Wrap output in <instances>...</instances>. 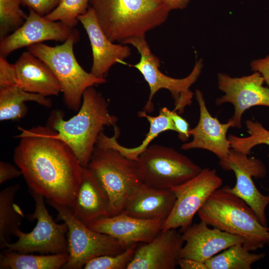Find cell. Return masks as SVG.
I'll use <instances>...</instances> for the list:
<instances>
[{"instance_id": "obj_1", "label": "cell", "mask_w": 269, "mask_h": 269, "mask_svg": "<svg viewBox=\"0 0 269 269\" xmlns=\"http://www.w3.org/2000/svg\"><path fill=\"white\" fill-rule=\"evenodd\" d=\"M13 161L29 189L70 208L81 184L83 167L69 146L48 126L21 127Z\"/></svg>"}, {"instance_id": "obj_2", "label": "cell", "mask_w": 269, "mask_h": 269, "mask_svg": "<svg viewBox=\"0 0 269 269\" xmlns=\"http://www.w3.org/2000/svg\"><path fill=\"white\" fill-rule=\"evenodd\" d=\"M77 114L64 119L60 111H53L47 126L54 131V136L67 144L83 167L92 155L100 133L105 127H114L118 118L109 113L108 102L94 87L87 89L83 95Z\"/></svg>"}, {"instance_id": "obj_3", "label": "cell", "mask_w": 269, "mask_h": 269, "mask_svg": "<svg viewBox=\"0 0 269 269\" xmlns=\"http://www.w3.org/2000/svg\"><path fill=\"white\" fill-rule=\"evenodd\" d=\"M89 7L107 37L113 42L145 37L171 11L162 0H90Z\"/></svg>"}, {"instance_id": "obj_4", "label": "cell", "mask_w": 269, "mask_h": 269, "mask_svg": "<svg viewBox=\"0 0 269 269\" xmlns=\"http://www.w3.org/2000/svg\"><path fill=\"white\" fill-rule=\"evenodd\" d=\"M197 213L208 226L241 237L243 246L249 251L269 245V229L242 199L224 186L214 191Z\"/></svg>"}, {"instance_id": "obj_5", "label": "cell", "mask_w": 269, "mask_h": 269, "mask_svg": "<svg viewBox=\"0 0 269 269\" xmlns=\"http://www.w3.org/2000/svg\"><path fill=\"white\" fill-rule=\"evenodd\" d=\"M80 39L79 31L74 29L62 44L55 46L40 43L27 47L28 51L41 60L58 79L64 102L70 110L78 111L85 90L94 85L105 83L100 78L86 72L79 64L74 52V45Z\"/></svg>"}, {"instance_id": "obj_6", "label": "cell", "mask_w": 269, "mask_h": 269, "mask_svg": "<svg viewBox=\"0 0 269 269\" xmlns=\"http://www.w3.org/2000/svg\"><path fill=\"white\" fill-rule=\"evenodd\" d=\"M86 167L108 197L110 216L121 213L128 199L143 183L136 161L113 148L96 144Z\"/></svg>"}, {"instance_id": "obj_7", "label": "cell", "mask_w": 269, "mask_h": 269, "mask_svg": "<svg viewBox=\"0 0 269 269\" xmlns=\"http://www.w3.org/2000/svg\"><path fill=\"white\" fill-rule=\"evenodd\" d=\"M123 44H130L134 47L140 55L139 61L133 65L143 76L149 88V96L143 111L152 113L154 110L152 99L160 89L170 92L174 100V111L180 114L185 108L192 103L193 93L190 88L197 81L203 66L202 59L196 62L191 73L186 77L173 78L163 74L159 70L160 61L158 57L151 52L145 37L129 39Z\"/></svg>"}, {"instance_id": "obj_8", "label": "cell", "mask_w": 269, "mask_h": 269, "mask_svg": "<svg viewBox=\"0 0 269 269\" xmlns=\"http://www.w3.org/2000/svg\"><path fill=\"white\" fill-rule=\"evenodd\" d=\"M58 212V219L67 225L69 259L62 269H79L90 261L101 256L117 254L131 244L89 228L73 214L70 208L46 199Z\"/></svg>"}, {"instance_id": "obj_9", "label": "cell", "mask_w": 269, "mask_h": 269, "mask_svg": "<svg viewBox=\"0 0 269 269\" xmlns=\"http://www.w3.org/2000/svg\"><path fill=\"white\" fill-rule=\"evenodd\" d=\"M136 161L143 184L157 189H170L199 174L202 169L172 147L149 145Z\"/></svg>"}, {"instance_id": "obj_10", "label": "cell", "mask_w": 269, "mask_h": 269, "mask_svg": "<svg viewBox=\"0 0 269 269\" xmlns=\"http://www.w3.org/2000/svg\"><path fill=\"white\" fill-rule=\"evenodd\" d=\"M29 192L34 201L35 210L27 217L30 221L36 220V226L29 233L16 229L12 235L17 240L8 243L4 251L41 254L68 252L67 225L65 222L57 224L53 220L45 205L44 196L30 189Z\"/></svg>"}, {"instance_id": "obj_11", "label": "cell", "mask_w": 269, "mask_h": 269, "mask_svg": "<svg viewBox=\"0 0 269 269\" xmlns=\"http://www.w3.org/2000/svg\"><path fill=\"white\" fill-rule=\"evenodd\" d=\"M223 184L214 169L203 168L185 182L170 189L176 196L173 209L161 231L180 228L183 233L192 225L193 218L210 195Z\"/></svg>"}, {"instance_id": "obj_12", "label": "cell", "mask_w": 269, "mask_h": 269, "mask_svg": "<svg viewBox=\"0 0 269 269\" xmlns=\"http://www.w3.org/2000/svg\"><path fill=\"white\" fill-rule=\"evenodd\" d=\"M219 165L224 170L233 171L236 177L235 186H225V189L242 199L254 210L260 222L267 227L265 211L269 204V195L262 194L252 179L266 177L267 171L264 163L257 158L231 148L228 156L220 159Z\"/></svg>"}, {"instance_id": "obj_13", "label": "cell", "mask_w": 269, "mask_h": 269, "mask_svg": "<svg viewBox=\"0 0 269 269\" xmlns=\"http://www.w3.org/2000/svg\"><path fill=\"white\" fill-rule=\"evenodd\" d=\"M264 78L258 72L241 77L218 74V88L224 95L216 99V104L218 106L225 103L233 105L234 113L228 121L232 128H242V116L250 108L256 106L269 107V87L264 86Z\"/></svg>"}, {"instance_id": "obj_14", "label": "cell", "mask_w": 269, "mask_h": 269, "mask_svg": "<svg viewBox=\"0 0 269 269\" xmlns=\"http://www.w3.org/2000/svg\"><path fill=\"white\" fill-rule=\"evenodd\" d=\"M71 28L59 21H52L29 9L21 26L0 41V56L6 57L20 48L48 40L64 42L70 36Z\"/></svg>"}, {"instance_id": "obj_15", "label": "cell", "mask_w": 269, "mask_h": 269, "mask_svg": "<svg viewBox=\"0 0 269 269\" xmlns=\"http://www.w3.org/2000/svg\"><path fill=\"white\" fill-rule=\"evenodd\" d=\"M184 243L176 229L160 231L150 241L137 245L127 269H174Z\"/></svg>"}, {"instance_id": "obj_16", "label": "cell", "mask_w": 269, "mask_h": 269, "mask_svg": "<svg viewBox=\"0 0 269 269\" xmlns=\"http://www.w3.org/2000/svg\"><path fill=\"white\" fill-rule=\"evenodd\" d=\"M78 19L87 33L92 48L93 64L90 72L98 78H105L114 65L122 63L131 55V48L125 44L115 43L107 37L90 7Z\"/></svg>"}, {"instance_id": "obj_17", "label": "cell", "mask_w": 269, "mask_h": 269, "mask_svg": "<svg viewBox=\"0 0 269 269\" xmlns=\"http://www.w3.org/2000/svg\"><path fill=\"white\" fill-rule=\"evenodd\" d=\"M182 233L185 244L181 249L179 258L191 259L204 263L219 252L244 242L241 237L217 228L211 229L202 221L191 225Z\"/></svg>"}, {"instance_id": "obj_18", "label": "cell", "mask_w": 269, "mask_h": 269, "mask_svg": "<svg viewBox=\"0 0 269 269\" xmlns=\"http://www.w3.org/2000/svg\"><path fill=\"white\" fill-rule=\"evenodd\" d=\"M195 97L200 112L197 125L189 130L192 140L183 143L181 148L183 150L200 148L212 152L219 159L226 158L231 146L227 136L232 124L228 122L222 124L210 114L206 105L203 95L199 90H196Z\"/></svg>"}, {"instance_id": "obj_19", "label": "cell", "mask_w": 269, "mask_h": 269, "mask_svg": "<svg viewBox=\"0 0 269 269\" xmlns=\"http://www.w3.org/2000/svg\"><path fill=\"white\" fill-rule=\"evenodd\" d=\"M164 222L161 219H140L122 212L85 224L95 231L132 244L150 241L161 231Z\"/></svg>"}, {"instance_id": "obj_20", "label": "cell", "mask_w": 269, "mask_h": 269, "mask_svg": "<svg viewBox=\"0 0 269 269\" xmlns=\"http://www.w3.org/2000/svg\"><path fill=\"white\" fill-rule=\"evenodd\" d=\"M14 65L16 85L23 90L45 97L58 96L61 92L51 69L28 50L21 54Z\"/></svg>"}, {"instance_id": "obj_21", "label": "cell", "mask_w": 269, "mask_h": 269, "mask_svg": "<svg viewBox=\"0 0 269 269\" xmlns=\"http://www.w3.org/2000/svg\"><path fill=\"white\" fill-rule=\"evenodd\" d=\"M175 201L176 196L171 189H155L142 183L128 199L122 212L140 219L165 221Z\"/></svg>"}, {"instance_id": "obj_22", "label": "cell", "mask_w": 269, "mask_h": 269, "mask_svg": "<svg viewBox=\"0 0 269 269\" xmlns=\"http://www.w3.org/2000/svg\"><path fill=\"white\" fill-rule=\"evenodd\" d=\"M70 209L84 223L110 216L108 197L87 167H83L82 181Z\"/></svg>"}, {"instance_id": "obj_23", "label": "cell", "mask_w": 269, "mask_h": 269, "mask_svg": "<svg viewBox=\"0 0 269 269\" xmlns=\"http://www.w3.org/2000/svg\"><path fill=\"white\" fill-rule=\"evenodd\" d=\"M138 116L146 118L149 123V131L141 143L134 147H127L122 145L118 141L120 130L116 126L114 127V134L109 137L101 132L98 137L96 144L114 148L127 158L136 161L139 155L150 145L151 142L161 133L168 131L175 132V129L170 118L160 110L156 116H151L144 111L139 112Z\"/></svg>"}, {"instance_id": "obj_24", "label": "cell", "mask_w": 269, "mask_h": 269, "mask_svg": "<svg viewBox=\"0 0 269 269\" xmlns=\"http://www.w3.org/2000/svg\"><path fill=\"white\" fill-rule=\"evenodd\" d=\"M35 102L46 108L52 105L47 97L26 92L17 86L0 88V120H17L27 114L25 103Z\"/></svg>"}, {"instance_id": "obj_25", "label": "cell", "mask_w": 269, "mask_h": 269, "mask_svg": "<svg viewBox=\"0 0 269 269\" xmlns=\"http://www.w3.org/2000/svg\"><path fill=\"white\" fill-rule=\"evenodd\" d=\"M68 259V252L34 255L4 251L0 255V269H62Z\"/></svg>"}, {"instance_id": "obj_26", "label": "cell", "mask_w": 269, "mask_h": 269, "mask_svg": "<svg viewBox=\"0 0 269 269\" xmlns=\"http://www.w3.org/2000/svg\"><path fill=\"white\" fill-rule=\"evenodd\" d=\"M16 184L7 187L0 192V248L3 249L10 243V236L19 227L25 217L22 210L14 203L19 189Z\"/></svg>"}, {"instance_id": "obj_27", "label": "cell", "mask_w": 269, "mask_h": 269, "mask_svg": "<svg viewBox=\"0 0 269 269\" xmlns=\"http://www.w3.org/2000/svg\"><path fill=\"white\" fill-rule=\"evenodd\" d=\"M265 254L250 253L242 243L231 246L205 263L208 269H250L255 262L263 259Z\"/></svg>"}, {"instance_id": "obj_28", "label": "cell", "mask_w": 269, "mask_h": 269, "mask_svg": "<svg viewBox=\"0 0 269 269\" xmlns=\"http://www.w3.org/2000/svg\"><path fill=\"white\" fill-rule=\"evenodd\" d=\"M245 123L249 135L241 137L229 134L228 139L231 149L249 155L251 153L252 149L257 145L265 144L269 145V130L257 121L248 120Z\"/></svg>"}, {"instance_id": "obj_29", "label": "cell", "mask_w": 269, "mask_h": 269, "mask_svg": "<svg viewBox=\"0 0 269 269\" xmlns=\"http://www.w3.org/2000/svg\"><path fill=\"white\" fill-rule=\"evenodd\" d=\"M20 0H0V39L24 22L27 15L21 8Z\"/></svg>"}, {"instance_id": "obj_30", "label": "cell", "mask_w": 269, "mask_h": 269, "mask_svg": "<svg viewBox=\"0 0 269 269\" xmlns=\"http://www.w3.org/2000/svg\"><path fill=\"white\" fill-rule=\"evenodd\" d=\"M90 0H61L58 6L45 17L52 21H59L74 28L78 17L85 14L89 7Z\"/></svg>"}, {"instance_id": "obj_31", "label": "cell", "mask_w": 269, "mask_h": 269, "mask_svg": "<svg viewBox=\"0 0 269 269\" xmlns=\"http://www.w3.org/2000/svg\"><path fill=\"white\" fill-rule=\"evenodd\" d=\"M138 243L132 244L123 252L97 257L88 262L85 269H125L132 260Z\"/></svg>"}, {"instance_id": "obj_32", "label": "cell", "mask_w": 269, "mask_h": 269, "mask_svg": "<svg viewBox=\"0 0 269 269\" xmlns=\"http://www.w3.org/2000/svg\"><path fill=\"white\" fill-rule=\"evenodd\" d=\"M61 0H20L21 6L34 10L38 14L45 16L51 12Z\"/></svg>"}, {"instance_id": "obj_33", "label": "cell", "mask_w": 269, "mask_h": 269, "mask_svg": "<svg viewBox=\"0 0 269 269\" xmlns=\"http://www.w3.org/2000/svg\"><path fill=\"white\" fill-rule=\"evenodd\" d=\"M160 110L170 118L179 138L183 142L187 140L190 135L188 123L174 110L171 111L166 107L161 108Z\"/></svg>"}, {"instance_id": "obj_34", "label": "cell", "mask_w": 269, "mask_h": 269, "mask_svg": "<svg viewBox=\"0 0 269 269\" xmlns=\"http://www.w3.org/2000/svg\"><path fill=\"white\" fill-rule=\"evenodd\" d=\"M16 86L14 64L9 63L6 57L0 56V88Z\"/></svg>"}, {"instance_id": "obj_35", "label": "cell", "mask_w": 269, "mask_h": 269, "mask_svg": "<svg viewBox=\"0 0 269 269\" xmlns=\"http://www.w3.org/2000/svg\"><path fill=\"white\" fill-rule=\"evenodd\" d=\"M22 175L21 171L8 162H0V184Z\"/></svg>"}, {"instance_id": "obj_36", "label": "cell", "mask_w": 269, "mask_h": 269, "mask_svg": "<svg viewBox=\"0 0 269 269\" xmlns=\"http://www.w3.org/2000/svg\"><path fill=\"white\" fill-rule=\"evenodd\" d=\"M251 68L252 71L261 74L269 87V56L253 61L251 63Z\"/></svg>"}, {"instance_id": "obj_37", "label": "cell", "mask_w": 269, "mask_h": 269, "mask_svg": "<svg viewBox=\"0 0 269 269\" xmlns=\"http://www.w3.org/2000/svg\"><path fill=\"white\" fill-rule=\"evenodd\" d=\"M177 264L181 269H208L205 263L191 259L179 258Z\"/></svg>"}, {"instance_id": "obj_38", "label": "cell", "mask_w": 269, "mask_h": 269, "mask_svg": "<svg viewBox=\"0 0 269 269\" xmlns=\"http://www.w3.org/2000/svg\"><path fill=\"white\" fill-rule=\"evenodd\" d=\"M170 10L183 9L187 7L191 0H162Z\"/></svg>"}]
</instances>
